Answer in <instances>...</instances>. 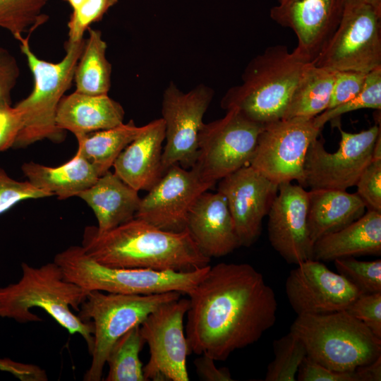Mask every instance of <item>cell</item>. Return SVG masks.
Returning <instances> with one entry per match:
<instances>
[{
	"label": "cell",
	"instance_id": "1",
	"mask_svg": "<svg viewBox=\"0 0 381 381\" xmlns=\"http://www.w3.org/2000/svg\"><path fill=\"white\" fill-rule=\"evenodd\" d=\"M188 296L185 333L190 351L214 361L255 343L276 322L274 292L248 263L210 266Z\"/></svg>",
	"mask_w": 381,
	"mask_h": 381
},
{
	"label": "cell",
	"instance_id": "2",
	"mask_svg": "<svg viewBox=\"0 0 381 381\" xmlns=\"http://www.w3.org/2000/svg\"><path fill=\"white\" fill-rule=\"evenodd\" d=\"M82 248L96 262L111 267L190 272L210 265L187 229L171 232L137 218L104 232L85 227Z\"/></svg>",
	"mask_w": 381,
	"mask_h": 381
},
{
	"label": "cell",
	"instance_id": "3",
	"mask_svg": "<svg viewBox=\"0 0 381 381\" xmlns=\"http://www.w3.org/2000/svg\"><path fill=\"white\" fill-rule=\"evenodd\" d=\"M18 282L0 287V317L19 323L39 322L42 319L32 309L41 308L69 334L82 336L90 353L93 325L72 312L79 311L88 291L67 280L54 261L38 267L23 262Z\"/></svg>",
	"mask_w": 381,
	"mask_h": 381
},
{
	"label": "cell",
	"instance_id": "4",
	"mask_svg": "<svg viewBox=\"0 0 381 381\" xmlns=\"http://www.w3.org/2000/svg\"><path fill=\"white\" fill-rule=\"evenodd\" d=\"M313 62L297 47L290 52L285 45L270 46L249 61L241 83L226 92L221 107L237 109L262 124L282 119L296 85Z\"/></svg>",
	"mask_w": 381,
	"mask_h": 381
},
{
	"label": "cell",
	"instance_id": "5",
	"mask_svg": "<svg viewBox=\"0 0 381 381\" xmlns=\"http://www.w3.org/2000/svg\"><path fill=\"white\" fill-rule=\"evenodd\" d=\"M16 39L20 43V50L33 75L34 87L31 93L15 106L21 113L23 127L13 147H25L44 139L59 143L64 138V131L56 123L57 108L73 81L85 39L78 42L67 40L64 44L65 56L58 63L39 59L30 49L29 37L20 35Z\"/></svg>",
	"mask_w": 381,
	"mask_h": 381
},
{
	"label": "cell",
	"instance_id": "6",
	"mask_svg": "<svg viewBox=\"0 0 381 381\" xmlns=\"http://www.w3.org/2000/svg\"><path fill=\"white\" fill-rule=\"evenodd\" d=\"M290 332L308 357L334 370L353 371L381 356V339L346 310L298 315Z\"/></svg>",
	"mask_w": 381,
	"mask_h": 381
},
{
	"label": "cell",
	"instance_id": "7",
	"mask_svg": "<svg viewBox=\"0 0 381 381\" xmlns=\"http://www.w3.org/2000/svg\"><path fill=\"white\" fill-rule=\"evenodd\" d=\"M54 262L61 268L67 280L88 292L137 295L177 291L188 296L210 266L190 272L111 267L90 258L79 246L57 253Z\"/></svg>",
	"mask_w": 381,
	"mask_h": 381
},
{
	"label": "cell",
	"instance_id": "8",
	"mask_svg": "<svg viewBox=\"0 0 381 381\" xmlns=\"http://www.w3.org/2000/svg\"><path fill=\"white\" fill-rule=\"evenodd\" d=\"M181 295L177 291L150 295L89 291L78 315L83 321H91L94 328L92 361L83 380H101L114 343L128 330L140 325L159 306Z\"/></svg>",
	"mask_w": 381,
	"mask_h": 381
},
{
	"label": "cell",
	"instance_id": "9",
	"mask_svg": "<svg viewBox=\"0 0 381 381\" xmlns=\"http://www.w3.org/2000/svg\"><path fill=\"white\" fill-rule=\"evenodd\" d=\"M221 119L204 123L198 135L195 162L192 167L204 181L215 183L249 165L258 135L265 124L253 121L237 109Z\"/></svg>",
	"mask_w": 381,
	"mask_h": 381
},
{
	"label": "cell",
	"instance_id": "10",
	"mask_svg": "<svg viewBox=\"0 0 381 381\" xmlns=\"http://www.w3.org/2000/svg\"><path fill=\"white\" fill-rule=\"evenodd\" d=\"M380 20L381 13L369 5L344 6L337 30L314 64L364 73L381 67Z\"/></svg>",
	"mask_w": 381,
	"mask_h": 381
},
{
	"label": "cell",
	"instance_id": "11",
	"mask_svg": "<svg viewBox=\"0 0 381 381\" xmlns=\"http://www.w3.org/2000/svg\"><path fill=\"white\" fill-rule=\"evenodd\" d=\"M320 131L314 118L282 119L266 123L249 165L279 185L296 181L303 186L306 152Z\"/></svg>",
	"mask_w": 381,
	"mask_h": 381
},
{
	"label": "cell",
	"instance_id": "12",
	"mask_svg": "<svg viewBox=\"0 0 381 381\" xmlns=\"http://www.w3.org/2000/svg\"><path fill=\"white\" fill-rule=\"evenodd\" d=\"M214 95L213 89L202 83L186 92L174 82L164 89L161 109L166 140L162 156L163 174L174 164L187 169L193 167L203 117Z\"/></svg>",
	"mask_w": 381,
	"mask_h": 381
},
{
	"label": "cell",
	"instance_id": "13",
	"mask_svg": "<svg viewBox=\"0 0 381 381\" xmlns=\"http://www.w3.org/2000/svg\"><path fill=\"white\" fill-rule=\"evenodd\" d=\"M189 299L180 297L163 303L143 320L140 333L148 345L150 358L143 367L147 380L188 381V345L184 317Z\"/></svg>",
	"mask_w": 381,
	"mask_h": 381
},
{
	"label": "cell",
	"instance_id": "14",
	"mask_svg": "<svg viewBox=\"0 0 381 381\" xmlns=\"http://www.w3.org/2000/svg\"><path fill=\"white\" fill-rule=\"evenodd\" d=\"M339 131V147L333 153L327 152L318 138L310 144L303 166L304 188L346 190L356 185L372 161L380 123L358 133Z\"/></svg>",
	"mask_w": 381,
	"mask_h": 381
},
{
	"label": "cell",
	"instance_id": "15",
	"mask_svg": "<svg viewBox=\"0 0 381 381\" xmlns=\"http://www.w3.org/2000/svg\"><path fill=\"white\" fill-rule=\"evenodd\" d=\"M296 265L286 278L285 291L298 315L346 310L362 294L344 277L321 261L309 259Z\"/></svg>",
	"mask_w": 381,
	"mask_h": 381
},
{
	"label": "cell",
	"instance_id": "16",
	"mask_svg": "<svg viewBox=\"0 0 381 381\" xmlns=\"http://www.w3.org/2000/svg\"><path fill=\"white\" fill-rule=\"evenodd\" d=\"M212 186L193 169L172 165L141 198L135 218L164 231H183L195 201Z\"/></svg>",
	"mask_w": 381,
	"mask_h": 381
},
{
	"label": "cell",
	"instance_id": "17",
	"mask_svg": "<svg viewBox=\"0 0 381 381\" xmlns=\"http://www.w3.org/2000/svg\"><path fill=\"white\" fill-rule=\"evenodd\" d=\"M278 189L279 184L250 165L219 181L217 191L226 200L241 246H250L260 236Z\"/></svg>",
	"mask_w": 381,
	"mask_h": 381
},
{
	"label": "cell",
	"instance_id": "18",
	"mask_svg": "<svg viewBox=\"0 0 381 381\" xmlns=\"http://www.w3.org/2000/svg\"><path fill=\"white\" fill-rule=\"evenodd\" d=\"M308 193L302 186L284 182L267 214L268 238L272 248L290 264L313 259L308 228Z\"/></svg>",
	"mask_w": 381,
	"mask_h": 381
},
{
	"label": "cell",
	"instance_id": "19",
	"mask_svg": "<svg viewBox=\"0 0 381 381\" xmlns=\"http://www.w3.org/2000/svg\"><path fill=\"white\" fill-rule=\"evenodd\" d=\"M342 13L341 0H284L270 8V16L292 30L296 47L314 61L337 30Z\"/></svg>",
	"mask_w": 381,
	"mask_h": 381
},
{
	"label": "cell",
	"instance_id": "20",
	"mask_svg": "<svg viewBox=\"0 0 381 381\" xmlns=\"http://www.w3.org/2000/svg\"><path fill=\"white\" fill-rule=\"evenodd\" d=\"M186 229L207 258H218L241 246L225 197L219 192L202 193L191 207Z\"/></svg>",
	"mask_w": 381,
	"mask_h": 381
},
{
	"label": "cell",
	"instance_id": "21",
	"mask_svg": "<svg viewBox=\"0 0 381 381\" xmlns=\"http://www.w3.org/2000/svg\"><path fill=\"white\" fill-rule=\"evenodd\" d=\"M164 140L165 126L162 118L145 125L141 133L115 160L114 173L135 190L148 191L163 175Z\"/></svg>",
	"mask_w": 381,
	"mask_h": 381
},
{
	"label": "cell",
	"instance_id": "22",
	"mask_svg": "<svg viewBox=\"0 0 381 381\" xmlns=\"http://www.w3.org/2000/svg\"><path fill=\"white\" fill-rule=\"evenodd\" d=\"M124 109L108 95H92L74 92L59 102L56 123L75 136L111 128L123 123Z\"/></svg>",
	"mask_w": 381,
	"mask_h": 381
},
{
	"label": "cell",
	"instance_id": "23",
	"mask_svg": "<svg viewBox=\"0 0 381 381\" xmlns=\"http://www.w3.org/2000/svg\"><path fill=\"white\" fill-rule=\"evenodd\" d=\"M381 255V212L367 210L343 229L326 234L313 246V259L321 262Z\"/></svg>",
	"mask_w": 381,
	"mask_h": 381
},
{
	"label": "cell",
	"instance_id": "24",
	"mask_svg": "<svg viewBox=\"0 0 381 381\" xmlns=\"http://www.w3.org/2000/svg\"><path fill=\"white\" fill-rule=\"evenodd\" d=\"M77 197L94 212L99 232L109 231L133 219L141 200L138 190L109 170Z\"/></svg>",
	"mask_w": 381,
	"mask_h": 381
},
{
	"label": "cell",
	"instance_id": "25",
	"mask_svg": "<svg viewBox=\"0 0 381 381\" xmlns=\"http://www.w3.org/2000/svg\"><path fill=\"white\" fill-rule=\"evenodd\" d=\"M307 222L314 243L322 236L339 231L363 215L366 207L355 193L333 189H310Z\"/></svg>",
	"mask_w": 381,
	"mask_h": 381
},
{
	"label": "cell",
	"instance_id": "26",
	"mask_svg": "<svg viewBox=\"0 0 381 381\" xmlns=\"http://www.w3.org/2000/svg\"><path fill=\"white\" fill-rule=\"evenodd\" d=\"M21 169L34 186L60 200L78 196L101 176L97 168L78 150L71 159L61 166L51 167L29 162H25Z\"/></svg>",
	"mask_w": 381,
	"mask_h": 381
},
{
	"label": "cell",
	"instance_id": "27",
	"mask_svg": "<svg viewBox=\"0 0 381 381\" xmlns=\"http://www.w3.org/2000/svg\"><path fill=\"white\" fill-rule=\"evenodd\" d=\"M336 71L313 62L303 72L283 119L314 118L325 111L330 101Z\"/></svg>",
	"mask_w": 381,
	"mask_h": 381
},
{
	"label": "cell",
	"instance_id": "28",
	"mask_svg": "<svg viewBox=\"0 0 381 381\" xmlns=\"http://www.w3.org/2000/svg\"><path fill=\"white\" fill-rule=\"evenodd\" d=\"M133 120L116 127L75 136L78 151L103 175L113 164L119 154L143 131Z\"/></svg>",
	"mask_w": 381,
	"mask_h": 381
},
{
	"label": "cell",
	"instance_id": "29",
	"mask_svg": "<svg viewBox=\"0 0 381 381\" xmlns=\"http://www.w3.org/2000/svg\"><path fill=\"white\" fill-rule=\"evenodd\" d=\"M88 37L77 63L73 80L75 92L107 95L111 87V65L106 56L107 45L99 30L89 28Z\"/></svg>",
	"mask_w": 381,
	"mask_h": 381
},
{
	"label": "cell",
	"instance_id": "30",
	"mask_svg": "<svg viewBox=\"0 0 381 381\" xmlns=\"http://www.w3.org/2000/svg\"><path fill=\"white\" fill-rule=\"evenodd\" d=\"M145 344L136 325L113 345L107 359L109 371L106 381H147L143 373L140 353Z\"/></svg>",
	"mask_w": 381,
	"mask_h": 381
},
{
	"label": "cell",
	"instance_id": "31",
	"mask_svg": "<svg viewBox=\"0 0 381 381\" xmlns=\"http://www.w3.org/2000/svg\"><path fill=\"white\" fill-rule=\"evenodd\" d=\"M50 0H0V28L16 38L47 20L42 9Z\"/></svg>",
	"mask_w": 381,
	"mask_h": 381
},
{
	"label": "cell",
	"instance_id": "32",
	"mask_svg": "<svg viewBox=\"0 0 381 381\" xmlns=\"http://www.w3.org/2000/svg\"><path fill=\"white\" fill-rule=\"evenodd\" d=\"M274 358L267 366L265 381H295L297 372L307 356L302 341L289 331L273 341Z\"/></svg>",
	"mask_w": 381,
	"mask_h": 381
},
{
	"label": "cell",
	"instance_id": "33",
	"mask_svg": "<svg viewBox=\"0 0 381 381\" xmlns=\"http://www.w3.org/2000/svg\"><path fill=\"white\" fill-rule=\"evenodd\" d=\"M361 109H381V67L366 74L362 90L353 98L314 117L315 125L322 130L326 123L342 114Z\"/></svg>",
	"mask_w": 381,
	"mask_h": 381
},
{
	"label": "cell",
	"instance_id": "34",
	"mask_svg": "<svg viewBox=\"0 0 381 381\" xmlns=\"http://www.w3.org/2000/svg\"><path fill=\"white\" fill-rule=\"evenodd\" d=\"M339 274L344 277L362 294L381 292V260L361 261L354 257L334 260Z\"/></svg>",
	"mask_w": 381,
	"mask_h": 381
},
{
	"label": "cell",
	"instance_id": "35",
	"mask_svg": "<svg viewBox=\"0 0 381 381\" xmlns=\"http://www.w3.org/2000/svg\"><path fill=\"white\" fill-rule=\"evenodd\" d=\"M119 0H85L75 10L72 11L68 23V40L78 42L90 25L100 20L107 11Z\"/></svg>",
	"mask_w": 381,
	"mask_h": 381
},
{
	"label": "cell",
	"instance_id": "36",
	"mask_svg": "<svg viewBox=\"0 0 381 381\" xmlns=\"http://www.w3.org/2000/svg\"><path fill=\"white\" fill-rule=\"evenodd\" d=\"M50 196L53 194L36 188L28 181L13 179L0 167V214L23 200Z\"/></svg>",
	"mask_w": 381,
	"mask_h": 381
},
{
	"label": "cell",
	"instance_id": "37",
	"mask_svg": "<svg viewBox=\"0 0 381 381\" xmlns=\"http://www.w3.org/2000/svg\"><path fill=\"white\" fill-rule=\"evenodd\" d=\"M355 186L367 210L381 212V159L372 160Z\"/></svg>",
	"mask_w": 381,
	"mask_h": 381
},
{
	"label": "cell",
	"instance_id": "38",
	"mask_svg": "<svg viewBox=\"0 0 381 381\" xmlns=\"http://www.w3.org/2000/svg\"><path fill=\"white\" fill-rule=\"evenodd\" d=\"M346 310L381 339V292L361 294Z\"/></svg>",
	"mask_w": 381,
	"mask_h": 381
},
{
	"label": "cell",
	"instance_id": "39",
	"mask_svg": "<svg viewBox=\"0 0 381 381\" xmlns=\"http://www.w3.org/2000/svg\"><path fill=\"white\" fill-rule=\"evenodd\" d=\"M366 74L357 71H336L327 109L335 107L356 96L363 87Z\"/></svg>",
	"mask_w": 381,
	"mask_h": 381
},
{
	"label": "cell",
	"instance_id": "40",
	"mask_svg": "<svg viewBox=\"0 0 381 381\" xmlns=\"http://www.w3.org/2000/svg\"><path fill=\"white\" fill-rule=\"evenodd\" d=\"M296 378L298 381H359L355 370L353 371L334 370L307 356L299 366Z\"/></svg>",
	"mask_w": 381,
	"mask_h": 381
},
{
	"label": "cell",
	"instance_id": "41",
	"mask_svg": "<svg viewBox=\"0 0 381 381\" xmlns=\"http://www.w3.org/2000/svg\"><path fill=\"white\" fill-rule=\"evenodd\" d=\"M20 75L14 56L0 46V107L11 105V92Z\"/></svg>",
	"mask_w": 381,
	"mask_h": 381
},
{
	"label": "cell",
	"instance_id": "42",
	"mask_svg": "<svg viewBox=\"0 0 381 381\" xmlns=\"http://www.w3.org/2000/svg\"><path fill=\"white\" fill-rule=\"evenodd\" d=\"M22 127V115L16 107H0V152L13 147Z\"/></svg>",
	"mask_w": 381,
	"mask_h": 381
},
{
	"label": "cell",
	"instance_id": "43",
	"mask_svg": "<svg viewBox=\"0 0 381 381\" xmlns=\"http://www.w3.org/2000/svg\"><path fill=\"white\" fill-rule=\"evenodd\" d=\"M194 361L196 373L202 380L232 381V377L226 368H217L214 360L206 354H200Z\"/></svg>",
	"mask_w": 381,
	"mask_h": 381
},
{
	"label": "cell",
	"instance_id": "44",
	"mask_svg": "<svg viewBox=\"0 0 381 381\" xmlns=\"http://www.w3.org/2000/svg\"><path fill=\"white\" fill-rule=\"evenodd\" d=\"M359 381L381 380V356L374 361L355 369Z\"/></svg>",
	"mask_w": 381,
	"mask_h": 381
},
{
	"label": "cell",
	"instance_id": "45",
	"mask_svg": "<svg viewBox=\"0 0 381 381\" xmlns=\"http://www.w3.org/2000/svg\"><path fill=\"white\" fill-rule=\"evenodd\" d=\"M343 8L346 6L366 4L381 13V0H341Z\"/></svg>",
	"mask_w": 381,
	"mask_h": 381
},
{
	"label": "cell",
	"instance_id": "46",
	"mask_svg": "<svg viewBox=\"0 0 381 381\" xmlns=\"http://www.w3.org/2000/svg\"><path fill=\"white\" fill-rule=\"evenodd\" d=\"M65 1L70 5V6L72 8V11L75 10L85 1V0H65Z\"/></svg>",
	"mask_w": 381,
	"mask_h": 381
},
{
	"label": "cell",
	"instance_id": "47",
	"mask_svg": "<svg viewBox=\"0 0 381 381\" xmlns=\"http://www.w3.org/2000/svg\"><path fill=\"white\" fill-rule=\"evenodd\" d=\"M278 2V4L282 3L284 0H275Z\"/></svg>",
	"mask_w": 381,
	"mask_h": 381
}]
</instances>
